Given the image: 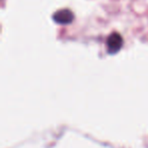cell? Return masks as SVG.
<instances>
[{
	"instance_id": "obj_2",
	"label": "cell",
	"mask_w": 148,
	"mask_h": 148,
	"mask_svg": "<svg viewBox=\"0 0 148 148\" xmlns=\"http://www.w3.org/2000/svg\"><path fill=\"white\" fill-rule=\"evenodd\" d=\"M74 16L73 13L68 9H62L54 13L53 19L59 25H69L72 23Z\"/></svg>"
},
{
	"instance_id": "obj_1",
	"label": "cell",
	"mask_w": 148,
	"mask_h": 148,
	"mask_svg": "<svg viewBox=\"0 0 148 148\" xmlns=\"http://www.w3.org/2000/svg\"><path fill=\"white\" fill-rule=\"evenodd\" d=\"M122 46H123V39L122 37L117 33H113L107 41V47L108 52L110 54H116L121 50Z\"/></svg>"
}]
</instances>
